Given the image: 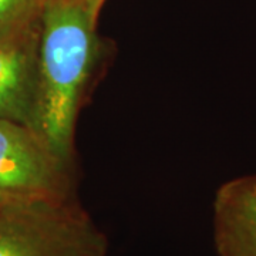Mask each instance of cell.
I'll return each instance as SVG.
<instances>
[{
  "mask_svg": "<svg viewBox=\"0 0 256 256\" xmlns=\"http://www.w3.org/2000/svg\"><path fill=\"white\" fill-rule=\"evenodd\" d=\"M100 12L88 0H46L40 16L34 128L73 162L78 116L101 64Z\"/></svg>",
  "mask_w": 256,
  "mask_h": 256,
  "instance_id": "obj_1",
  "label": "cell"
},
{
  "mask_svg": "<svg viewBox=\"0 0 256 256\" xmlns=\"http://www.w3.org/2000/svg\"><path fill=\"white\" fill-rule=\"evenodd\" d=\"M108 240L77 198L0 208V256H107Z\"/></svg>",
  "mask_w": 256,
  "mask_h": 256,
  "instance_id": "obj_2",
  "label": "cell"
},
{
  "mask_svg": "<svg viewBox=\"0 0 256 256\" xmlns=\"http://www.w3.org/2000/svg\"><path fill=\"white\" fill-rule=\"evenodd\" d=\"M72 198L73 161L58 156L36 128L0 120V208Z\"/></svg>",
  "mask_w": 256,
  "mask_h": 256,
  "instance_id": "obj_3",
  "label": "cell"
},
{
  "mask_svg": "<svg viewBox=\"0 0 256 256\" xmlns=\"http://www.w3.org/2000/svg\"><path fill=\"white\" fill-rule=\"evenodd\" d=\"M40 18L0 34V120L34 128Z\"/></svg>",
  "mask_w": 256,
  "mask_h": 256,
  "instance_id": "obj_4",
  "label": "cell"
},
{
  "mask_svg": "<svg viewBox=\"0 0 256 256\" xmlns=\"http://www.w3.org/2000/svg\"><path fill=\"white\" fill-rule=\"evenodd\" d=\"M212 238L218 256H256V174L229 180L216 190Z\"/></svg>",
  "mask_w": 256,
  "mask_h": 256,
  "instance_id": "obj_5",
  "label": "cell"
},
{
  "mask_svg": "<svg viewBox=\"0 0 256 256\" xmlns=\"http://www.w3.org/2000/svg\"><path fill=\"white\" fill-rule=\"evenodd\" d=\"M46 0H0V34L28 26L42 16Z\"/></svg>",
  "mask_w": 256,
  "mask_h": 256,
  "instance_id": "obj_6",
  "label": "cell"
},
{
  "mask_svg": "<svg viewBox=\"0 0 256 256\" xmlns=\"http://www.w3.org/2000/svg\"><path fill=\"white\" fill-rule=\"evenodd\" d=\"M88 2L92 3V6H96L98 10L102 9V4L106 3V0H88Z\"/></svg>",
  "mask_w": 256,
  "mask_h": 256,
  "instance_id": "obj_7",
  "label": "cell"
}]
</instances>
